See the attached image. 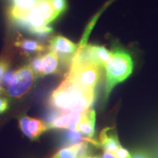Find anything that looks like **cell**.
Here are the masks:
<instances>
[{"instance_id":"3957f363","label":"cell","mask_w":158,"mask_h":158,"mask_svg":"<svg viewBox=\"0 0 158 158\" xmlns=\"http://www.w3.org/2000/svg\"><path fill=\"white\" fill-rule=\"evenodd\" d=\"M102 76V68L84 62L72 61L66 78L89 90L95 91Z\"/></svg>"},{"instance_id":"7c38bea8","label":"cell","mask_w":158,"mask_h":158,"mask_svg":"<svg viewBox=\"0 0 158 158\" xmlns=\"http://www.w3.org/2000/svg\"><path fill=\"white\" fill-rule=\"evenodd\" d=\"M60 62L59 56L53 51L48 50V52L43 54V76L58 73Z\"/></svg>"},{"instance_id":"277c9868","label":"cell","mask_w":158,"mask_h":158,"mask_svg":"<svg viewBox=\"0 0 158 158\" xmlns=\"http://www.w3.org/2000/svg\"><path fill=\"white\" fill-rule=\"evenodd\" d=\"M36 78V75L29 64L18 69L15 71L13 80L7 87V96L13 99L22 98L32 89Z\"/></svg>"},{"instance_id":"f1b7e54d","label":"cell","mask_w":158,"mask_h":158,"mask_svg":"<svg viewBox=\"0 0 158 158\" xmlns=\"http://www.w3.org/2000/svg\"><path fill=\"white\" fill-rule=\"evenodd\" d=\"M36 1H40V0H36Z\"/></svg>"},{"instance_id":"7a4b0ae2","label":"cell","mask_w":158,"mask_h":158,"mask_svg":"<svg viewBox=\"0 0 158 158\" xmlns=\"http://www.w3.org/2000/svg\"><path fill=\"white\" fill-rule=\"evenodd\" d=\"M106 84L105 100H107L114 86L127 79L133 70V60L127 51L116 48L112 51L111 56L105 65Z\"/></svg>"},{"instance_id":"52a82bcc","label":"cell","mask_w":158,"mask_h":158,"mask_svg":"<svg viewBox=\"0 0 158 158\" xmlns=\"http://www.w3.org/2000/svg\"><path fill=\"white\" fill-rule=\"evenodd\" d=\"M83 112L70 111L62 114L48 124L49 129H67L76 130Z\"/></svg>"},{"instance_id":"83f0119b","label":"cell","mask_w":158,"mask_h":158,"mask_svg":"<svg viewBox=\"0 0 158 158\" xmlns=\"http://www.w3.org/2000/svg\"><path fill=\"white\" fill-rule=\"evenodd\" d=\"M90 158H101L100 157V156H98V155H96V156H93V157H91Z\"/></svg>"},{"instance_id":"d4e9b609","label":"cell","mask_w":158,"mask_h":158,"mask_svg":"<svg viewBox=\"0 0 158 158\" xmlns=\"http://www.w3.org/2000/svg\"><path fill=\"white\" fill-rule=\"evenodd\" d=\"M132 158H152L149 154L143 151H138L133 153Z\"/></svg>"},{"instance_id":"9c48e42d","label":"cell","mask_w":158,"mask_h":158,"mask_svg":"<svg viewBox=\"0 0 158 158\" xmlns=\"http://www.w3.org/2000/svg\"><path fill=\"white\" fill-rule=\"evenodd\" d=\"M95 118L96 114L94 110L89 109L84 111L77 125L76 130L81 133L86 137L92 138L94 135Z\"/></svg>"},{"instance_id":"4316f807","label":"cell","mask_w":158,"mask_h":158,"mask_svg":"<svg viewBox=\"0 0 158 158\" xmlns=\"http://www.w3.org/2000/svg\"><path fill=\"white\" fill-rule=\"evenodd\" d=\"M5 87H4L3 85L2 84L1 81H0V95H2V94H3L4 93H5Z\"/></svg>"},{"instance_id":"d6986e66","label":"cell","mask_w":158,"mask_h":158,"mask_svg":"<svg viewBox=\"0 0 158 158\" xmlns=\"http://www.w3.org/2000/svg\"><path fill=\"white\" fill-rule=\"evenodd\" d=\"M58 16L64 13L68 8V0H50Z\"/></svg>"},{"instance_id":"9a60e30c","label":"cell","mask_w":158,"mask_h":158,"mask_svg":"<svg viewBox=\"0 0 158 158\" xmlns=\"http://www.w3.org/2000/svg\"><path fill=\"white\" fill-rule=\"evenodd\" d=\"M36 4L40 9L41 13L44 16L48 24L53 22L59 17L51 5L50 0H40V1L36 2Z\"/></svg>"},{"instance_id":"484cf974","label":"cell","mask_w":158,"mask_h":158,"mask_svg":"<svg viewBox=\"0 0 158 158\" xmlns=\"http://www.w3.org/2000/svg\"><path fill=\"white\" fill-rule=\"evenodd\" d=\"M102 158H116V157L112 153L108 152H104Z\"/></svg>"},{"instance_id":"4fadbf2b","label":"cell","mask_w":158,"mask_h":158,"mask_svg":"<svg viewBox=\"0 0 158 158\" xmlns=\"http://www.w3.org/2000/svg\"><path fill=\"white\" fill-rule=\"evenodd\" d=\"M49 129L45 122L36 118H30L28 123V131L30 134L31 141H36L40 136Z\"/></svg>"},{"instance_id":"8992f818","label":"cell","mask_w":158,"mask_h":158,"mask_svg":"<svg viewBox=\"0 0 158 158\" xmlns=\"http://www.w3.org/2000/svg\"><path fill=\"white\" fill-rule=\"evenodd\" d=\"M78 45L62 35H54L49 40L48 50L53 51L59 56L62 64H71L78 50Z\"/></svg>"},{"instance_id":"30bf717a","label":"cell","mask_w":158,"mask_h":158,"mask_svg":"<svg viewBox=\"0 0 158 158\" xmlns=\"http://www.w3.org/2000/svg\"><path fill=\"white\" fill-rule=\"evenodd\" d=\"M84 141L92 143L94 147H100L99 142L92 140V138L86 137L78 130H68L63 133L62 143L64 146L70 147L72 145H75V144L81 143Z\"/></svg>"},{"instance_id":"ba28073f","label":"cell","mask_w":158,"mask_h":158,"mask_svg":"<svg viewBox=\"0 0 158 158\" xmlns=\"http://www.w3.org/2000/svg\"><path fill=\"white\" fill-rule=\"evenodd\" d=\"M100 147L104 150L112 154L121 147L115 127H106L102 130L100 135Z\"/></svg>"},{"instance_id":"5b68a950","label":"cell","mask_w":158,"mask_h":158,"mask_svg":"<svg viewBox=\"0 0 158 158\" xmlns=\"http://www.w3.org/2000/svg\"><path fill=\"white\" fill-rule=\"evenodd\" d=\"M112 51L106 47L95 45H85L78 47L72 61L84 62L105 68V65L111 56Z\"/></svg>"},{"instance_id":"2e32d148","label":"cell","mask_w":158,"mask_h":158,"mask_svg":"<svg viewBox=\"0 0 158 158\" xmlns=\"http://www.w3.org/2000/svg\"><path fill=\"white\" fill-rule=\"evenodd\" d=\"M11 5L10 7H14L19 10L27 12L32 8L36 4V0H10Z\"/></svg>"},{"instance_id":"44dd1931","label":"cell","mask_w":158,"mask_h":158,"mask_svg":"<svg viewBox=\"0 0 158 158\" xmlns=\"http://www.w3.org/2000/svg\"><path fill=\"white\" fill-rule=\"evenodd\" d=\"M10 66V60L7 57H1L0 58V81L6 72L9 70Z\"/></svg>"},{"instance_id":"603a6c76","label":"cell","mask_w":158,"mask_h":158,"mask_svg":"<svg viewBox=\"0 0 158 158\" xmlns=\"http://www.w3.org/2000/svg\"><path fill=\"white\" fill-rule=\"evenodd\" d=\"M113 155L116 158H132V155H130L129 152L127 149L122 147V146L116 149V151Z\"/></svg>"},{"instance_id":"5bb4252c","label":"cell","mask_w":158,"mask_h":158,"mask_svg":"<svg viewBox=\"0 0 158 158\" xmlns=\"http://www.w3.org/2000/svg\"><path fill=\"white\" fill-rule=\"evenodd\" d=\"M26 18L27 21L34 27H40L44 26H48L44 16L41 13L40 9L39 8L37 4L32 8L29 10L26 13Z\"/></svg>"},{"instance_id":"ac0fdd59","label":"cell","mask_w":158,"mask_h":158,"mask_svg":"<svg viewBox=\"0 0 158 158\" xmlns=\"http://www.w3.org/2000/svg\"><path fill=\"white\" fill-rule=\"evenodd\" d=\"M51 158H77L73 145L59 149Z\"/></svg>"},{"instance_id":"6da1fadb","label":"cell","mask_w":158,"mask_h":158,"mask_svg":"<svg viewBox=\"0 0 158 158\" xmlns=\"http://www.w3.org/2000/svg\"><path fill=\"white\" fill-rule=\"evenodd\" d=\"M95 100V91L85 89L65 78L48 100L51 108L62 113L86 111L92 107Z\"/></svg>"},{"instance_id":"8fae6325","label":"cell","mask_w":158,"mask_h":158,"mask_svg":"<svg viewBox=\"0 0 158 158\" xmlns=\"http://www.w3.org/2000/svg\"><path fill=\"white\" fill-rule=\"evenodd\" d=\"M14 45L21 49L25 54L29 55L35 53H43L48 50V47L42 44L38 41L29 39L17 40L14 43Z\"/></svg>"},{"instance_id":"cb8c5ba5","label":"cell","mask_w":158,"mask_h":158,"mask_svg":"<svg viewBox=\"0 0 158 158\" xmlns=\"http://www.w3.org/2000/svg\"><path fill=\"white\" fill-rule=\"evenodd\" d=\"M10 108V100L5 97H0V114L7 111Z\"/></svg>"},{"instance_id":"ffe728a7","label":"cell","mask_w":158,"mask_h":158,"mask_svg":"<svg viewBox=\"0 0 158 158\" xmlns=\"http://www.w3.org/2000/svg\"><path fill=\"white\" fill-rule=\"evenodd\" d=\"M31 117L27 115H22L19 118V127L22 133L27 136V138H30V134L28 131V123Z\"/></svg>"},{"instance_id":"e0dca14e","label":"cell","mask_w":158,"mask_h":158,"mask_svg":"<svg viewBox=\"0 0 158 158\" xmlns=\"http://www.w3.org/2000/svg\"><path fill=\"white\" fill-rule=\"evenodd\" d=\"M30 67L32 69L37 77L43 76V54H39L35 56L31 60Z\"/></svg>"},{"instance_id":"7402d4cb","label":"cell","mask_w":158,"mask_h":158,"mask_svg":"<svg viewBox=\"0 0 158 158\" xmlns=\"http://www.w3.org/2000/svg\"><path fill=\"white\" fill-rule=\"evenodd\" d=\"M15 71L13 70H8L6 72L5 75H4L2 78L1 79V83L3 85L4 87L7 88L9 86L12 80H13V76H14Z\"/></svg>"}]
</instances>
